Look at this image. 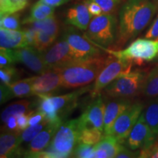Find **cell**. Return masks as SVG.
<instances>
[{"mask_svg":"<svg viewBox=\"0 0 158 158\" xmlns=\"http://www.w3.org/2000/svg\"><path fill=\"white\" fill-rule=\"evenodd\" d=\"M158 9L152 0H127L118 14L116 45L121 47L139 35L149 24Z\"/></svg>","mask_w":158,"mask_h":158,"instance_id":"1","label":"cell"},{"mask_svg":"<svg viewBox=\"0 0 158 158\" xmlns=\"http://www.w3.org/2000/svg\"><path fill=\"white\" fill-rule=\"evenodd\" d=\"M110 56L103 55L79 59L57 68L62 77V87L81 88L96 80Z\"/></svg>","mask_w":158,"mask_h":158,"instance_id":"2","label":"cell"},{"mask_svg":"<svg viewBox=\"0 0 158 158\" xmlns=\"http://www.w3.org/2000/svg\"><path fill=\"white\" fill-rule=\"evenodd\" d=\"M78 118L63 122L44 151L40 152V157L44 158L69 157L79 143L81 133Z\"/></svg>","mask_w":158,"mask_h":158,"instance_id":"3","label":"cell"},{"mask_svg":"<svg viewBox=\"0 0 158 158\" xmlns=\"http://www.w3.org/2000/svg\"><path fill=\"white\" fill-rule=\"evenodd\" d=\"M117 21L113 13H103L90 21L87 32L84 35L98 48L109 47L117 38Z\"/></svg>","mask_w":158,"mask_h":158,"instance_id":"4","label":"cell"},{"mask_svg":"<svg viewBox=\"0 0 158 158\" xmlns=\"http://www.w3.org/2000/svg\"><path fill=\"white\" fill-rule=\"evenodd\" d=\"M146 76L141 71H130L117 77L103 89L102 92L110 98L130 99L141 92Z\"/></svg>","mask_w":158,"mask_h":158,"instance_id":"5","label":"cell"},{"mask_svg":"<svg viewBox=\"0 0 158 158\" xmlns=\"http://www.w3.org/2000/svg\"><path fill=\"white\" fill-rule=\"evenodd\" d=\"M108 54L122 59L142 64L143 62H150L157 56L158 40L151 39L138 38L133 41L127 48L124 50H110L101 48Z\"/></svg>","mask_w":158,"mask_h":158,"instance_id":"6","label":"cell"},{"mask_svg":"<svg viewBox=\"0 0 158 158\" xmlns=\"http://www.w3.org/2000/svg\"><path fill=\"white\" fill-rule=\"evenodd\" d=\"M133 64L130 61L116 58L114 56H110L108 62L100 73L92 86L91 90L92 96H97L100 94V92L117 77L130 72Z\"/></svg>","mask_w":158,"mask_h":158,"instance_id":"7","label":"cell"},{"mask_svg":"<svg viewBox=\"0 0 158 158\" xmlns=\"http://www.w3.org/2000/svg\"><path fill=\"white\" fill-rule=\"evenodd\" d=\"M143 104L141 102H135L116 118L110 134L114 135L119 143H124L143 112Z\"/></svg>","mask_w":158,"mask_h":158,"instance_id":"8","label":"cell"},{"mask_svg":"<svg viewBox=\"0 0 158 158\" xmlns=\"http://www.w3.org/2000/svg\"><path fill=\"white\" fill-rule=\"evenodd\" d=\"M63 38L68 41L71 51L76 60L86 59L101 55L100 48L93 44L91 41L81 36L76 29L68 27L65 29Z\"/></svg>","mask_w":158,"mask_h":158,"instance_id":"9","label":"cell"},{"mask_svg":"<svg viewBox=\"0 0 158 158\" xmlns=\"http://www.w3.org/2000/svg\"><path fill=\"white\" fill-rule=\"evenodd\" d=\"M157 138V136L148 125L142 112L124 143L132 150H143L151 147Z\"/></svg>","mask_w":158,"mask_h":158,"instance_id":"10","label":"cell"},{"mask_svg":"<svg viewBox=\"0 0 158 158\" xmlns=\"http://www.w3.org/2000/svg\"><path fill=\"white\" fill-rule=\"evenodd\" d=\"M31 84L35 95L52 96L62 87V77L57 68L49 69L44 73L31 77Z\"/></svg>","mask_w":158,"mask_h":158,"instance_id":"11","label":"cell"},{"mask_svg":"<svg viewBox=\"0 0 158 158\" xmlns=\"http://www.w3.org/2000/svg\"><path fill=\"white\" fill-rule=\"evenodd\" d=\"M43 56L48 69L61 68L76 60L68 41L63 37L43 52Z\"/></svg>","mask_w":158,"mask_h":158,"instance_id":"12","label":"cell"},{"mask_svg":"<svg viewBox=\"0 0 158 158\" xmlns=\"http://www.w3.org/2000/svg\"><path fill=\"white\" fill-rule=\"evenodd\" d=\"M94 101L86 107L80 117H78L81 129L84 128H97L103 131L104 116L106 104L103 102L101 94H99Z\"/></svg>","mask_w":158,"mask_h":158,"instance_id":"13","label":"cell"},{"mask_svg":"<svg viewBox=\"0 0 158 158\" xmlns=\"http://www.w3.org/2000/svg\"><path fill=\"white\" fill-rule=\"evenodd\" d=\"M16 62L22 63L27 68L38 75L44 73L49 69L45 64L43 53L33 46L14 49Z\"/></svg>","mask_w":158,"mask_h":158,"instance_id":"14","label":"cell"},{"mask_svg":"<svg viewBox=\"0 0 158 158\" xmlns=\"http://www.w3.org/2000/svg\"><path fill=\"white\" fill-rule=\"evenodd\" d=\"M62 123V122H48L47 125L29 142L28 147L24 151L23 155L27 157H31L35 154L44 151L50 145L56 130Z\"/></svg>","mask_w":158,"mask_h":158,"instance_id":"15","label":"cell"},{"mask_svg":"<svg viewBox=\"0 0 158 158\" xmlns=\"http://www.w3.org/2000/svg\"><path fill=\"white\" fill-rule=\"evenodd\" d=\"M92 86L81 87L75 92L62 94L59 96H50V99L53 106L56 110L59 118L63 121V118L76 107L77 102L79 97L86 93L88 91L92 90Z\"/></svg>","mask_w":158,"mask_h":158,"instance_id":"16","label":"cell"},{"mask_svg":"<svg viewBox=\"0 0 158 158\" xmlns=\"http://www.w3.org/2000/svg\"><path fill=\"white\" fill-rule=\"evenodd\" d=\"M106 105L104 116V134L109 135L111 133L114 124L118 116L129 106L133 104L131 100L127 98H112Z\"/></svg>","mask_w":158,"mask_h":158,"instance_id":"17","label":"cell"},{"mask_svg":"<svg viewBox=\"0 0 158 158\" xmlns=\"http://www.w3.org/2000/svg\"><path fill=\"white\" fill-rule=\"evenodd\" d=\"M92 18L86 4H76L68 10L64 22L81 30L88 29Z\"/></svg>","mask_w":158,"mask_h":158,"instance_id":"18","label":"cell"},{"mask_svg":"<svg viewBox=\"0 0 158 158\" xmlns=\"http://www.w3.org/2000/svg\"><path fill=\"white\" fill-rule=\"evenodd\" d=\"M20 133L18 132L5 131L0 136V157L7 158L23 155L20 149L21 144Z\"/></svg>","mask_w":158,"mask_h":158,"instance_id":"19","label":"cell"},{"mask_svg":"<svg viewBox=\"0 0 158 158\" xmlns=\"http://www.w3.org/2000/svg\"><path fill=\"white\" fill-rule=\"evenodd\" d=\"M29 46L24 31L0 29V48L18 49Z\"/></svg>","mask_w":158,"mask_h":158,"instance_id":"20","label":"cell"},{"mask_svg":"<svg viewBox=\"0 0 158 158\" xmlns=\"http://www.w3.org/2000/svg\"><path fill=\"white\" fill-rule=\"evenodd\" d=\"M54 7L38 1L31 7L29 14L23 20V24H30L36 21H42L54 15Z\"/></svg>","mask_w":158,"mask_h":158,"instance_id":"21","label":"cell"},{"mask_svg":"<svg viewBox=\"0 0 158 158\" xmlns=\"http://www.w3.org/2000/svg\"><path fill=\"white\" fill-rule=\"evenodd\" d=\"M33 104L28 100H20L10 104L5 108L1 114V120L5 123L9 117L12 116H17L22 114H27L32 111Z\"/></svg>","mask_w":158,"mask_h":158,"instance_id":"22","label":"cell"},{"mask_svg":"<svg viewBox=\"0 0 158 158\" xmlns=\"http://www.w3.org/2000/svg\"><path fill=\"white\" fill-rule=\"evenodd\" d=\"M153 98L143 108V114L148 125L158 137V96Z\"/></svg>","mask_w":158,"mask_h":158,"instance_id":"23","label":"cell"},{"mask_svg":"<svg viewBox=\"0 0 158 158\" xmlns=\"http://www.w3.org/2000/svg\"><path fill=\"white\" fill-rule=\"evenodd\" d=\"M7 86L10 89L14 98H24L35 95L31 84V77L23 80L16 81Z\"/></svg>","mask_w":158,"mask_h":158,"instance_id":"24","label":"cell"},{"mask_svg":"<svg viewBox=\"0 0 158 158\" xmlns=\"http://www.w3.org/2000/svg\"><path fill=\"white\" fill-rule=\"evenodd\" d=\"M141 92L149 98L158 96V65L147 75Z\"/></svg>","mask_w":158,"mask_h":158,"instance_id":"25","label":"cell"},{"mask_svg":"<svg viewBox=\"0 0 158 158\" xmlns=\"http://www.w3.org/2000/svg\"><path fill=\"white\" fill-rule=\"evenodd\" d=\"M94 147L106 150L108 155V157L112 158L116 157V155L119 152L123 146L114 135L109 134V135H105L101 141L95 144Z\"/></svg>","mask_w":158,"mask_h":158,"instance_id":"26","label":"cell"},{"mask_svg":"<svg viewBox=\"0 0 158 158\" xmlns=\"http://www.w3.org/2000/svg\"><path fill=\"white\" fill-rule=\"evenodd\" d=\"M31 27L36 31H41L47 34L52 35L55 37H57L59 31V21H57L54 15L45 19L42 21L30 23Z\"/></svg>","mask_w":158,"mask_h":158,"instance_id":"27","label":"cell"},{"mask_svg":"<svg viewBox=\"0 0 158 158\" xmlns=\"http://www.w3.org/2000/svg\"><path fill=\"white\" fill-rule=\"evenodd\" d=\"M104 135V132L97 128H84L81 130L79 143L95 145L101 141Z\"/></svg>","mask_w":158,"mask_h":158,"instance_id":"28","label":"cell"},{"mask_svg":"<svg viewBox=\"0 0 158 158\" xmlns=\"http://www.w3.org/2000/svg\"><path fill=\"white\" fill-rule=\"evenodd\" d=\"M28 5V0H0V15L17 13Z\"/></svg>","mask_w":158,"mask_h":158,"instance_id":"29","label":"cell"},{"mask_svg":"<svg viewBox=\"0 0 158 158\" xmlns=\"http://www.w3.org/2000/svg\"><path fill=\"white\" fill-rule=\"evenodd\" d=\"M48 123V122L46 119H45L44 121L37 124H35V125L28 126L24 130H23L20 133V138H21V143L30 142L47 125Z\"/></svg>","mask_w":158,"mask_h":158,"instance_id":"30","label":"cell"},{"mask_svg":"<svg viewBox=\"0 0 158 158\" xmlns=\"http://www.w3.org/2000/svg\"><path fill=\"white\" fill-rule=\"evenodd\" d=\"M56 38V37L43 32V31H37L36 38H35V45L33 47L37 49L40 52L43 53L52 45Z\"/></svg>","mask_w":158,"mask_h":158,"instance_id":"31","label":"cell"},{"mask_svg":"<svg viewBox=\"0 0 158 158\" xmlns=\"http://www.w3.org/2000/svg\"><path fill=\"white\" fill-rule=\"evenodd\" d=\"M20 15L18 13L7 14L1 16L0 26L1 28L12 30H20Z\"/></svg>","mask_w":158,"mask_h":158,"instance_id":"32","label":"cell"},{"mask_svg":"<svg viewBox=\"0 0 158 158\" xmlns=\"http://www.w3.org/2000/svg\"><path fill=\"white\" fill-rule=\"evenodd\" d=\"M19 72L13 66L1 68L0 70V79L1 84L10 85L18 81L19 77Z\"/></svg>","mask_w":158,"mask_h":158,"instance_id":"33","label":"cell"},{"mask_svg":"<svg viewBox=\"0 0 158 158\" xmlns=\"http://www.w3.org/2000/svg\"><path fill=\"white\" fill-rule=\"evenodd\" d=\"M94 149V145L79 143L74 149L72 157L79 158L93 157Z\"/></svg>","mask_w":158,"mask_h":158,"instance_id":"34","label":"cell"},{"mask_svg":"<svg viewBox=\"0 0 158 158\" xmlns=\"http://www.w3.org/2000/svg\"><path fill=\"white\" fill-rule=\"evenodd\" d=\"M0 68H4L12 66L16 62L14 49H1L0 48Z\"/></svg>","mask_w":158,"mask_h":158,"instance_id":"35","label":"cell"},{"mask_svg":"<svg viewBox=\"0 0 158 158\" xmlns=\"http://www.w3.org/2000/svg\"><path fill=\"white\" fill-rule=\"evenodd\" d=\"M98 3L102 10V13H110L120 3L121 0H89Z\"/></svg>","mask_w":158,"mask_h":158,"instance_id":"36","label":"cell"},{"mask_svg":"<svg viewBox=\"0 0 158 158\" xmlns=\"http://www.w3.org/2000/svg\"><path fill=\"white\" fill-rule=\"evenodd\" d=\"M139 158H158V141L147 149L140 150Z\"/></svg>","mask_w":158,"mask_h":158,"instance_id":"37","label":"cell"},{"mask_svg":"<svg viewBox=\"0 0 158 158\" xmlns=\"http://www.w3.org/2000/svg\"><path fill=\"white\" fill-rule=\"evenodd\" d=\"M13 98L14 97L9 86L7 85L1 84V86H0V103L1 105L5 103Z\"/></svg>","mask_w":158,"mask_h":158,"instance_id":"38","label":"cell"},{"mask_svg":"<svg viewBox=\"0 0 158 158\" xmlns=\"http://www.w3.org/2000/svg\"><path fill=\"white\" fill-rule=\"evenodd\" d=\"M33 111V110H32ZM32 111L27 114H22L17 116V124H18V131L19 133H21L23 130H24L26 128L29 126V115Z\"/></svg>","mask_w":158,"mask_h":158,"instance_id":"39","label":"cell"},{"mask_svg":"<svg viewBox=\"0 0 158 158\" xmlns=\"http://www.w3.org/2000/svg\"><path fill=\"white\" fill-rule=\"evenodd\" d=\"M140 150L136 151V150H132L127 148V147H124L123 146L122 149L120 152L116 155V158H131V157H139Z\"/></svg>","mask_w":158,"mask_h":158,"instance_id":"40","label":"cell"},{"mask_svg":"<svg viewBox=\"0 0 158 158\" xmlns=\"http://www.w3.org/2000/svg\"><path fill=\"white\" fill-rule=\"evenodd\" d=\"M145 37L147 39L155 40H158V14L155 21H153L152 24L146 33Z\"/></svg>","mask_w":158,"mask_h":158,"instance_id":"41","label":"cell"},{"mask_svg":"<svg viewBox=\"0 0 158 158\" xmlns=\"http://www.w3.org/2000/svg\"><path fill=\"white\" fill-rule=\"evenodd\" d=\"M45 119V115L43 114L40 110H33L32 112L29 115V126L31 125H35L43 121H44Z\"/></svg>","mask_w":158,"mask_h":158,"instance_id":"42","label":"cell"},{"mask_svg":"<svg viewBox=\"0 0 158 158\" xmlns=\"http://www.w3.org/2000/svg\"><path fill=\"white\" fill-rule=\"evenodd\" d=\"M84 3L87 5L88 10L92 16H98L102 14V10L98 3L93 1H89V0H85Z\"/></svg>","mask_w":158,"mask_h":158,"instance_id":"43","label":"cell"},{"mask_svg":"<svg viewBox=\"0 0 158 158\" xmlns=\"http://www.w3.org/2000/svg\"><path fill=\"white\" fill-rule=\"evenodd\" d=\"M4 130L5 131H9V132H18V124H17V118L16 116H12L9 117L7 122L5 123V126H4Z\"/></svg>","mask_w":158,"mask_h":158,"instance_id":"44","label":"cell"},{"mask_svg":"<svg viewBox=\"0 0 158 158\" xmlns=\"http://www.w3.org/2000/svg\"><path fill=\"white\" fill-rule=\"evenodd\" d=\"M41 2L46 4L52 7H59V6L64 5L69 2L72 1V0H39Z\"/></svg>","mask_w":158,"mask_h":158,"instance_id":"45","label":"cell"},{"mask_svg":"<svg viewBox=\"0 0 158 158\" xmlns=\"http://www.w3.org/2000/svg\"><path fill=\"white\" fill-rule=\"evenodd\" d=\"M95 148L94 152V155L93 157L95 158H108V155L107 153V152L106 150L100 149V148Z\"/></svg>","mask_w":158,"mask_h":158,"instance_id":"46","label":"cell"},{"mask_svg":"<svg viewBox=\"0 0 158 158\" xmlns=\"http://www.w3.org/2000/svg\"><path fill=\"white\" fill-rule=\"evenodd\" d=\"M154 1H157V0H154Z\"/></svg>","mask_w":158,"mask_h":158,"instance_id":"47","label":"cell"},{"mask_svg":"<svg viewBox=\"0 0 158 158\" xmlns=\"http://www.w3.org/2000/svg\"><path fill=\"white\" fill-rule=\"evenodd\" d=\"M157 57H158V54H157Z\"/></svg>","mask_w":158,"mask_h":158,"instance_id":"48","label":"cell"},{"mask_svg":"<svg viewBox=\"0 0 158 158\" xmlns=\"http://www.w3.org/2000/svg\"></svg>","mask_w":158,"mask_h":158,"instance_id":"49","label":"cell"}]
</instances>
